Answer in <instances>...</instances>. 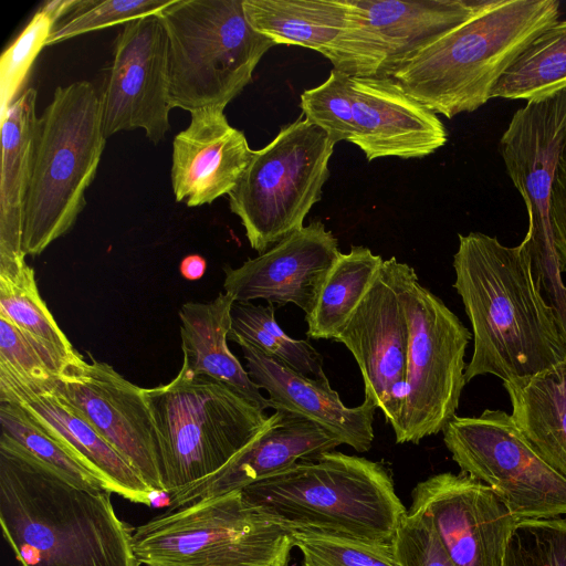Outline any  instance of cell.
<instances>
[{
  "instance_id": "obj_1",
  "label": "cell",
  "mask_w": 566,
  "mask_h": 566,
  "mask_svg": "<svg viewBox=\"0 0 566 566\" xmlns=\"http://www.w3.org/2000/svg\"><path fill=\"white\" fill-rule=\"evenodd\" d=\"M453 287L473 334L465 381L492 375L503 382L548 369L566 358L554 313L520 243L507 247L482 232L459 234Z\"/></svg>"
},
{
  "instance_id": "obj_2",
  "label": "cell",
  "mask_w": 566,
  "mask_h": 566,
  "mask_svg": "<svg viewBox=\"0 0 566 566\" xmlns=\"http://www.w3.org/2000/svg\"><path fill=\"white\" fill-rule=\"evenodd\" d=\"M112 493L81 489L0 441V523L22 566H140Z\"/></svg>"
},
{
  "instance_id": "obj_3",
  "label": "cell",
  "mask_w": 566,
  "mask_h": 566,
  "mask_svg": "<svg viewBox=\"0 0 566 566\" xmlns=\"http://www.w3.org/2000/svg\"><path fill=\"white\" fill-rule=\"evenodd\" d=\"M558 17L556 0H486L468 20L403 61L390 77L434 114L452 118L473 112Z\"/></svg>"
},
{
  "instance_id": "obj_4",
  "label": "cell",
  "mask_w": 566,
  "mask_h": 566,
  "mask_svg": "<svg viewBox=\"0 0 566 566\" xmlns=\"http://www.w3.org/2000/svg\"><path fill=\"white\" fill-rule=\"evenodd\" d=\"M244 497L293 533L391 544L407 509L387 467L326 451L242 489Z\"/></svg>"
},
{
  "instance_id": "obj_5",
  "label": "cell",
  "mask_w": 566,
  "mask_h": 566,
  "mask_svg": "<svg viewBox=\"0 0 566 566\" xmlns=\"http://www.w3.org/2000/svg\"><path fill=\"white\" fill-rule=\"evenodd\" d=\"M106 138L95 86L77 81L56 87L36 126L23 219L25 255L42 253L74 226Z\"/></svg>"
},
{
  "instance_id": "obj_6",
  "label": "cell",
  "mask_w": 566,
  "mask_h": 566,
  "mask_svg": "<svg viewBox=\"0 0 566 566\" xmlns=\"http://www.w3.org/2000/svg\"><path fill=\"white\" fill-rule=\"evenodd\" d=\"M158 444L164 493L219 472L263 430L264 410L231 387L184 364L165 385L145 388Z\"/></svg>"
},
{
  "instance_id": "obj_7",
  "label": "cell",
  "mask_w": 566,
  "mask_h": 566,
  "mask_svg": "<svg viewBox=\"0 0 566 566\" xmlns=\"http://www.w3.org/2000/svg\"><path fill=\"white\" fill-rule=\"evenodd\" d=\"M293 532L235 490L167 510L133 531L145 566H289Z\"/></svg>"
},
{
  "instance_id": "obj_8",
  "label": "cell",
  "mask_w": 566,
  "mask_h": 566,
  "mask_svg": "<svg viewBox=\"0 0 566 566\" xmlns=\"http://www.w3.org/2000/svg\"><path fill=\"white\" fill-rule=\"evenodd\" d=\"M158 17L168 41L171 108H226L275 45L249 24L243 0H172Z\"/></svg>"
},
{
  "instance_id": "obj_9",
  "label": "cell",
  "mask_w": 566,
  "mask_h": 566,
  "mask_svg": "<svg viewBox=\"0 0 566 566\" xmlns=\"http://www.w3.org/2000/svg\"><path fill=\"white\" fill-rule=\"evenodd\" d=\"M395 282L408 323L405 396L391 427L397 443L418 444L455 416L465 381V349L471 332L420 284L407 263L392 261Z\"/></svg>"
},
{
  "instance_id": "obj_10",
  "label": "cell",
  "mask_w": 566,
  "mask_h": 566,
  "mask_svg": "<svg viewBox=\"0 0 566 566\" xmlns=\"http://www.w3.org/2000/svg\"><path fill=\"white\" fill-rule=\"evenodd\" d=\"M334 146L324 129L300 117L253 151L228 195L230 210L239 217L253 250L261 254L304 227L322 198Z\"/></svg>"
},
{
  "instance_id": "obj_11",
  "label": "cell",
  "mask_w": 566,
  "mask_h": 566,
  "mask_svg": "<svg viewBox=\"0 0 566 566\" xmlns=\"http://www.w3.org/2000/svg\"><path fill=\"white\" fill-rule=\"evenodd\" d=\"M442 432L461 472L491 488L515 517L566 515V478L531 448L510 413L485 409L475 417L454 416Z\"/></svg>"
},
{
  "instance_id": "obj_12",
  "label": "cell",
  "mask_w": 566,
  "mask_h": 566,
  "mask_svg": "<svg viewBox=\"0 0 566 566\" xmlns=\"http://www.w3.org/2000/svg\"><path fill=\"white\" fill-rule=\"evenodd\" d=\"M566 146V90L527 102L512 116L500 139V154L528 214L521 242L547 298L565 295L562 265L554 245L551 197L555 172Z\"/></svg>"
},
{
  "instance_id": "obj_13",
  "label": "cell",
  "mask_w": 566,
  "mask_h": 566,
  "mask_svg": "<svg viewBox=\"0 0 566 566\" xmlns=\"http://www.w3.org/2000/svg\"><path fill=\"white\" fill-rule=\"evenodd\" d=\"M486 0H349V24L325 55L352 76L390 77L417 51L458 27Z\"/></svg>"
},
{
  "instance_id": "obj_14",
  "label": "cell",
  "mask_w": 566,
  "mask_h": 566,
  "mask_svg": "<svg viewBox=\"0 0 566 566\" xmlns=\"http://www.w3.org/2000/svg\"><path fill=\"white\" fill-rule=\"evenodd\" d=\"M76 354L61 369L56 390L139 473L154 493H164L155 426L145 388L111 365Z\"/></svg>"
},
{
  "instance_id": "obj_15",
  "label": "cell",
  "mask_w": 566,
  "mask_h": 566,
  "mask_svg": "<svg viewBox=\"0 0 566 566\" xmlns=\"http://www.w3.org/2000/svg\"><path fill=\"white\" fill-rule=\"evenodd\" d=\"M122 27L99 91L104 133L142 128L157 144L170 128L166 30L158 14Z\"/></svg>"
},
{
  "instance_id": "obj_16",
  "label": "cell",
  "mask_w": 566,
  "mask_h": 566,
  "mask_svg": "<svg viewBox=\"0 0 566 566\" xmlns=\"http://www.w3.org/2000/svg\"><path fill=\"white\" fill-rule=\"evenodd\" d=\"M408 513L428 520L455 566H503L515 517L483 482L443 472L419 482Z\"/></svg>"
},
{
  "instance_id": "obj_17",
  "label": "cell",
  "mask_w": 566,
  "mask_h": 566,
  "mask_svg": "<svg viewBox=\"0 0 566 566\" xmlns=\"http://www.w3.org/2000/svg\"><path fill=\"white\" fill-rule=\"evenodd\" d=\"M392 261L394 256L384 260L371 286L334 337L353 354L365 398L375 402L391 427L403 401L409 338Z\"/></svg>"
},
{
  "instance_id": "obj_18",
  "label": "cell",
  "mask_w": 566,
  "mask_h": 566,
  "mask_svg": "<svg viewBox=\"0 0 566 566\" xmlns=\"http://www.w3.org/2000/svg\"><path fill=\"white\" fill-rule=\"evenodd\" d=\"M339 254L332 231L311 222L240 266H224V293L234 302L292 303L308 315Z\"/></svg>"
},
{
  "instance_id": "obj_19",
  "label": "cell",
  "mask_w": 566,
  "mask_h": 566,
  "mask_svg": "<svg viewBox=\"0 0 566 566\" xmlns=\"http://www.w3.org/2000/svg\"><path fill=\"white\" fill-rule=\"evenodd\" d=\"M350 115L346 142L366 159L426 157L448 140L440 118L391 77L349 75Z\"/></svg>"
},
{
  "instance_id": "obj_20",
  "label": "cell",
  "mask_w": 566,
  "mask_h": 566,
  "mask_svg": "<svg viewBox=\"0 0 566 566\" xmlns=\"http://www.w3.org/2000/svg\"><path fill=\"white\" fill-rule=\"evenodd\" d=\"M55 380L31 381L0 369V402L24 408L97 475L109 491L134 503L150 505L153 490L130 463L56 390Z\"/></svg>"
},
{
  "instance_id": "obj_21",
  "label": "cell",
  "mask_w": 566,
  "mask_h": 566,
  "mask_svg": "<svg viewBox=\"0 0 566 566\" xmlns=\"http://www.w3.org/2000/svg\"><path fill=\"white\" fill-rule=\"evenodd\" d=\"M190 114V124L172 142L170 177L176 201L195 208L229 195L254 150L244 133L229 124L223 107Z\"/></svg>"
},
{
  "instance_id": "obj_22",
  "label": "cell",
  "mask_w": 566,
  "mask_h": 566,
  "mask_svg": "<svg viewBox=\"0 0 566 566\" xmlns=\"http://www.w3.org/2000/svg\"><path fill=\"white\" fill-rule=\"evenodd\" d=\"M238 344L250 378L269 394L273 409L318 424L358 452L371 448L374 401L365 398L359 406L347 407L329 381L311 379L248 343Z\"/></svg>"
},
{
  "instance_id": "obj_23",
  "label": "cell",
  "mask_w": 566,
  "mask_h": 566,
  "mask_svg": "<svg viewBox=\"0 0 566 566\" xmlns=\"http://www.w3.org/2000/svg\"><path fill=\"white\" fill-rule=\"evenodd\" d=\"M340 444L336 437L318 424L296 415L275 410L259 436L219 472L168 494L167 510L242 490L301 459L332 451Z\"/></svg>"
},
{
  "instance_id": "obj_24",
  "label": "cell",
  "mask_w": 566,
  "mask_h": 566,
  "mask_svg": "<svg viewBox=\"0 0 566 566\" xmlns=\"http://www.w3.org/2000/svg\"><path fill=\"white\" fill-rule=\"evenodd\" d=\"M36 90L20 94L1 119L0 272L24 263L23 219L34 151Z\"/></svg>"
},
{
  "instance_id": "obj_25",
  "label": "cell",
  "mask_w": 566,
  "mask_h": 566,
  "mask_svg": "<svg viewBox=\"0 0 566 566\" xmlns=\"http://www.w3.org/2000/svg\"><path fill=\"white\" fill-rule=\"evenodd\" d=\"M233 304L230 295L219 293L209 302H187L180 307L182 364L195 375L231 387L263 410L272 408L228 347Z\"/></svg>"
},
{
  "instance_id": "obj_26",
  "label": "cell",
  "mask_w": 566,
  "mask_h": 566,
  "mask_svg": "<svg viewBox=\"0 0 566 566\" xmlns=\"http://www.w3.org/2000/svg\"><path fill=\"white\" fill-rule=\"evenodd\" d=\"M503 386L511 400V416L523 438L566 478V358Z\"/></svg>"
},
{
  "instance_id": "obj_27",
  "label": "cell",
  "mask_w": 566,
  "mask_h": 566,
  "mask_svg": "<svg viewBox=\"0 0 566 566\" xmlns=\"http://www.w3.org/2000/svg\"><path fill=\"white\" fill-rule=\"evenodd\" d=\"M249 24L275 45H298L324 56L349 24V0H243Z\"/></svg>"
},
{
  "instance_id": "obj_28",
  "label": "cell",
  "mask_w": 566,
  "mask_h": 566,
  "mask_svg": "<svg viewBox=\"0 0 566 566\" xmlns=\"http://www.w3.org/2000/svg\"><path fill=\"white\" fill-rule=\"evenodd\" d=\"M384 260L370 249L353 245L339 254L321 287L313 311L305 315L307 336L314 339H334L360 303Z\"/></svg>"
},
{
  "instance_id": "obj_29",
  "label": "cell",
  "mask_w": 566,
  "mask_h": 566,
  "mask_svg": "<svg viewBox=\"0 0 566 566\" xmlns=\"http://www.w3.org/2000/svg\"><path fill=\"white\" fill-rule=\"evenodd\" d=\"M566 90V20L536 36L495 84L491 98L539 101Z\"/></svg>"
},
{
  "instance_id": "obj_30",
  "label": "cell",
  "mask_w": 566,
  "mask_h": 566,
  "mask_svg": "<svg viewBox=\"0 0 566 566\" xmlns=\"http://www.w3.org/2000/svg\"><path fill=\"white\" fill-rule=\"evenodd\" d=\"M274 311L272 304L234 302L229 340L248 343L311 379L328 381L322 355L307 340L289 336L276 323Z\"/></svg>"
},
{
  "instance_id": "obj_31",
  "label": "cell",
  "mask_w": 566,
  "mask_h": 566,
  "mask_svg": "<svg viewBox=\"0 0 566 566\" xmlns=\"http://www.w3.org/2000/svg\"><path fill=\"white\" fill-rule=\"evenodd\" d=\"M0 315L41 343L62 368L77 354L41 297L28 263L0 273Z\"/></svg>"
},
{
  "instance_id": "obj_32",
  "label": "cell",
  "mask_w": 566,
  "mask_h": 566,
  "mask_svg": "<svg viewBox=\"0 0 566 566\" xmlns=\"http://www.w3.org/2000/svg\"><path fill=\"white\" fill-rule=\"evenodd\" d=\"M0 441L24 451L67 482L91 492L109 491L97 475L80 462L21 406L0 402Z\"/></svg>"
},
{
  "instance_id": "obj_33",
  "label": "cell",
  "mask_w": 566,
  "mask_h": 566,
  "mask_svg": "<svg viewBox=\"0 0 566 566\" xmlns=\"http://www.w3.org/2000/svg\"><path fill=\"white\" fill-rule=\"evenodd\" d=\"M80 0H52L31 18L0 59V117L15 101L27 75L59 20L70 14Z\"/></svg>"
},
{
  "instance_id": "obj_34",
  "label": "cell",
  "mask_w": 566,
  "mask_h": 566,
  "mask_svg": "<svg viewBox=\"0 0 566 566\" xmlns=\"http://www.w3.org/2000/svg\"><path fill=\"white\" fill-rule=\"evenodd\" d=\"M302 566H399L391 544H376L337 535L293 533Z\"/></svg>"
},
{
  "instance_id": "obj_35",
  "label": "cell",
  "mask_w": 566,
  "mask_h": 566,
  "mask_svg": "<svg viewBox=\"0 0 566 566\" xmlns=\"http://www.w3.org/2000/svg\"><path fill=\"white\" fill-rule=\"evenodd\" d=\"M503 566H566V517L520 520Z\"/></svg>"
},
{
  "instance_id": "obj_36",
  "label": "cell",
  "mask_w": 566,
  "mask_h": 566,
  "mask_svg": "<svg viewBox=\"0 0 566 566\" xmlns=\"http://www.w3.org/2000/svg\"><path fill=\"white\" fill-rule=\"evenodd\" d=\"M172 0H80L77 7L57 23L46 45L84 34L86 32L125 24L147 15L158 14Z\"/></svg>"
},
{
  "instance_id": "obj_37",
  "label": "cell",
  "mask_w": 566,
  "mask_h": 566,
  "mask_svg": "<svg viewBox=\"0 0 566 566\" xmlns=\"http://www.w3.org/2000/svg\"><path fill=\"white\" fill-rule=\"evenodd\" d=\"M0 369L31 381H53L62 365L32 336L0 315Z\"/></svg>"
},
{
  "instance_id": "obj_38",
  "label": "cell",
  "mask_w": 566,
  "mask_h": 566,
  "mask_svg": "<svg viewBox=\"0 0 566 566\" xmlns=\"http://www.w3.org/2000/svg\"><path fill=\"white\" fill-rule=\"evenodd\" d=\"M391 545L399 566H455L431 523L408 511Z\"/></svg>"
},
{
  "instance_id": "obj_39",
  "label": "cell",
  "mask_w": 566,
  "mask_h": 566,
  "mask_svg": "<svg viewBox=\"0 0 566 566\" xmlns=\"http://www.w3.org/2000/svg\"><path fill=\"white\" fill-rule=\"evenodd\" d=\"M549 211L554 245L562 270L566 272V146L555 172Z\"/></svg>"
},
{
  "instance_id": "obj_40",
  "label": "cell",
  "mask_w": 566,
  "mask_h": 566,
  "mask_svg": "<svg viewBox=\"0 0 566 566\" xmlns=\"http://www.w3.org/2000/svg\"><path fill=\"white\" fill-rule=\"evenodd\" d=\"M179 269L181 275L185 279L195 281L203 276L207 269V263L202 256L198 254H191L182 259Z\"/></svg>"
}]
</instances>
